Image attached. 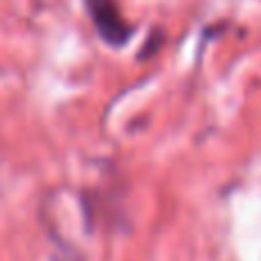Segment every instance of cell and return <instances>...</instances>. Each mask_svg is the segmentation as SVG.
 Segmentation results:
<instances>
[{"mask_svg": "<svg viewBox=\"0 0 261 261\" xmlns=\"http://www.w3.org/2000/svg\"><path fill=\"white\" fill-rule=\"evenodd\" d=\"M87 9H90L92 18H94L96 28H99L106 41H110V44H124L126 41L130 30L119 16L115 0H87Z\"/></svg>", "mask_w": 261, "mask_h": 261, "instance_id": "cell-1", "label": "cell"}]
</instances>
